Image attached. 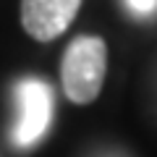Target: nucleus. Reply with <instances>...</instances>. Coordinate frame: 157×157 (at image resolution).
<instances>
[{"label":"nucleus","instance_id":"obj_1","mask_svg":"<svg viewBox=\"0 0 157 157\" xmlns=\"http://www.w3.org/2000/svg\"><path fill=\"white\" fill-rule=\"evenodd\" d=\"M107 68V47L100 37H76L60 63L63 92L76 105L92 102L102 89Z\"/></svg>","mask_w":157,"mask_h":157},{"label":"nucleus","instance_id":"obj_2","mask_svg":"<svg viewBox=\"0 0 157 157\" xmlns=\"http://www.w3.org/2000/svg\"><path fill=\"white\" fill-rule=\"evenodd\" d=\"M18 100H21V121L16 128V144L32 147L37 139H42L50 126L52 115V94L50 86L39 78H24L18 86Z\"/></svg>","mask_w":157,"mask_h":157},{"label":"nucleus","instance_id":"obj_3","mask_svg":"<svg viewBox=\"0 0 157 157\" xmlns=\"http://www.w3.org/2000/svg\"><path fill=\"white\" fill-rule=\"evenodd\" d=\"M81 0H21V24L34 39L50 42L71 26Z\"/></svg>","mask_w":157,"mask_h":157},{"label":"nucleus","instance_id":"obj_4","mask_svg":"<svg viewBox=\"0 0 157 157\" xmlns=\"http://www.w3.org/2000/svg\"><path fill=\"white\" fill-rule=\"evenodd\" d=\"M155 6H157V0H128V8L134 13H149L155 11Z\"/></svg>","mask_w":157,"mask_h":157}]
</instances>
